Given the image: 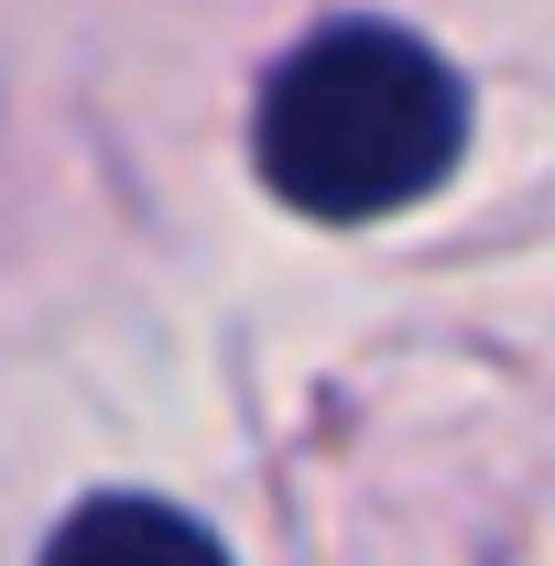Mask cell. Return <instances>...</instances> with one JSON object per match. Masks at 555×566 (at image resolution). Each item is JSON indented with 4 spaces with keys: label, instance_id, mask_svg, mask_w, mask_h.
<instances>
[{
    "label": "cell",
    "instance_id": "obj_1",
    "mask_svg": "<svg viewBox=\"0 0 555 566\" xmlns=\"http://www.w3.org/2000/svg\"><path fill=\"white\" fill-rule=\"evenodd\" d=\"M469 142V98L436 44L392 22H327L262 76L251 109V164L283 208L305 218H381L447 186Z\"/></svg>",
    "mask_w": 555,
    "mask_h": 566
},
{
    "label": "cell",
    "instance_id": "obj_2",
    "mask_svg": "<svg viewBox=\"0 0 555 566\" xmlns=\"http://www.w3.org/2000/svg\"><path fill=\"white\" fill-rule=\"evenodd\" d=\"M44 566H229V545H218L208 523H186L175 501L109 491V501H87V512L55 523Z\"/></svg>",
    "mask_w": 555,
    "mask_h": 566
}]
</instances>
